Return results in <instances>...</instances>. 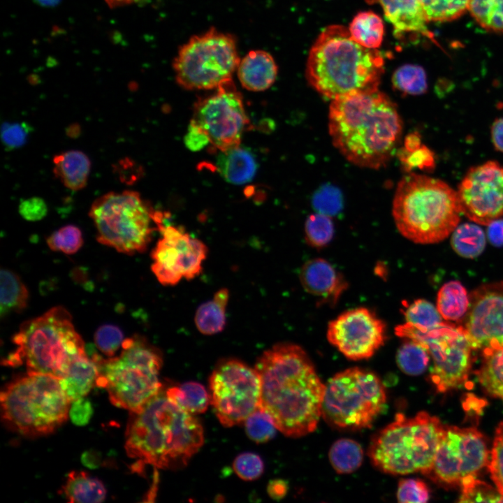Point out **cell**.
Listing matches in <instances>:
<instances>
[{
    "instance_id": "1",
    "label": "cell",
    "mask_w": 503,
    "mask_h": 503,
    "mask_svg": "<svg viewBox=\"0 0 503 503\" xmlns=\"http://www.w3.org/2000/svg\"><path fill=\"white\" fill-rule=\"evenodd\" d=\"M254 367L261 384L259 408L277 430L292 437L314 431L322 416L325 385L305 351L278 343L263 352Z\"/></svg>"
},
{
    "instance_id": "2",
    "label": "cell",
    "mask_w": 503,
    "mask_h": 503,
    "mask_svg": "<svg viewBox=\"0 0 503 503\" xmlns=\"http://www.w3.org/2000/svg\"><path fill=\"white\" fill-rule=\"evenodd\" d=\"M402 129L396 104L379 89L332 100L328 130L332 143L351 163L379 169L393 156Z\"/></svg>"
},
{
    "instance_id": "3",
    "label": "cell",
    "mask_w": 503,
    "mask_h": 503,
    "mask_svg": "<svg viewBox=\"0 0 503 503\" xmlns=\"http://www.w3.org/2000/svg\"><path fill=\"white\" fill-rule=\"evenodd\" d=\"M129 414L125 449L136 461L135 470L145 465L163 469L182 468L203 444L200 421L175 404L163 387Z\"/></svg>"
},
{
    "instance_id": "4",
    "label": "cell",
    "mask_w": 503,
    "mask_h": 503,
    "mask_svg": "<svg viewBox=\"0 0 503 503\" xmlns=\"http://www.w3.org/2000/svg\"><path fill=\"white\" fill-rule=\"evenodd\" d=\"M384 64L378 50L360 45L347 28L333 24L321 32L310 49L306 77L317 92L334 100L379 89Z\"/></svg>"
},
{
    "instance_id": "5",
    "label": "cell",
    "mask_w": 503,
    "mask_h": 503,
    "mask_svg": "<svg viewBox=\"0 0 503 503\" xmlns=\"http://www.w3.org/2000/svg\"><path fill=\"white\" fill-rule=\"evenodd\" d=\"M457 192L439 179L410 173L398 182L392 214L398 231L418 244L447 238L460 218Z\"/></svg>"
},
{
    "instance_id": "6",
    "label": "cell",
    "mask_w": 503,
    "mask_h": 503,
    "mask_svg": "<svg viewBox=\"0 0 503 503\" xmlns=\"http://www.w3.org/2000/svg\"><path fill=\"white\" fill-rule=\"evenodd\" d=\"M16 349L5 360L6 365L24 364L28 372L61 379L72 361L85 354L69 312L54 307L43 315L24 321L13 338Z\"/></svg>"
},
{
    "instance_id": "7",
    "label": "cell",
    "mask_w": 503,
    "mask_h": 503,
    "mask_svg": "<svg viewBox=\"0 0 503 503\" xmlns=\"http://www.w3.org/2000/svg\"><path fill=\"white\" fill-rule=\"evenodd\" d=\"M444 425L438 418L422 411L395 420L372 438L368 455L380 471L393 475L421 472L427 475L434 461Z\"/></svg>"
},
{
    "instance_id": "8",
    "label": "cell",
    "mask_w": 503,
    "mask_h": 503,
    "mask_svg": "<svg viewBox=\"0 0 503 503\" xmlns=\"http://www.w3.org/2000/svg\"><path fill=\"white\" fill-rule=\"evenodd\" d=\"M71 403L59 379L41 373L27 372L8 383L1 393L5 424L27 437L56 430L67 419Z\"/></svg>"
},
{
    "instance_id": "9",
    "label": "cell",
    "mask_w": 503,
    "mask_h": 503,
    "mask_svg": "<svg viewBox=\"0 0 503 503\" xmlns=\"http://www.w3.org/2000/svg\"><path fill=\"white\" fill-rule=\"evenodd\" d=\"M121 349L116 357L99 356L96 386L107 390L114 405L134 411L163 387L159 380L162 353L141 335L124 340Z\"/></svg>"
},
{
    "instance_id": "10",
    "label": "cell",
    "mask_w": 503,
    "mask_h": 503,
    "mask_svg": "<svg viewBox=\"0 0 503 503\" xmlns=\"http://www.w3.org/2000/svg\"><path fill=\"white\" fill-rule=\"evenodd\" d=\"M154 212L138 192L126 190L96 198L89 214L100 243L131 255L145 251L157 230Z\"/></svg>"
},
{
    "instance_id": "11",
    "label": "cell",
    "mask_w": 503,
    "mask_h": 503,
    "mask_svg": "<svg viewBox=\"0 0 503 503\" xmlns=\"http://www.w3.org/2000/svg\"><path fill=\"white\" fill-rule=\"evenodd\" d=\"M386 402L379 378L369 370L351 367L336 374L325 385L322 416L340 429L370 428Z\"/></svg>"
},
{
    "instance_id": "12",
    "label": "cell",
    "mask_w": 503,
    "mask_h": 503,
    "mask_svg": "<svg viewBox=\"0 0 503 503\" xmlns=\"http://www.w3.org/2000/svg\"><path fill=\"white\" fill-rule=\"evenodd\" d=\"M240 60L235 38L211 28L183 44L173 66L176 81L183 88L211 89L232 80Z\"/></svg>"
},
{
    "instance_id": "13",
    "label": "cell",
    "mask_w": 503,
    "mask_h": 503,
    "mask_svg": "<svg viewBox=\"0 0 503 503\" xmlns=\"http://www.w3.org/2000/svg\"><path fill=\"white\" fill-rule=\"evenodd\" d=\"M395 333L428 349L432 362L430 379L438 391L444 392L465 385L474 349L461 325L444 322L431 329H420L406 322L397 326Z\"/></svg>"
},
{
    "instance_id": "14",
    "label": "cell",
    "mask_w": 503,
    "mask_h": 503,
    "mask_svg": "<svg viewBox=\"0 0 503 503\" xmlns=\"http://www.w3.org/2000/svg\"><path fill=\"white\" fill-rule=\"evenodd\" d=\"M210 402L220 423L231 427L244 422L259 408L261 384L258 373L242 361H219L210 379Z\"/></svg>"
},
{
    "instance_id": "15",
    "label": "cell",
    "mask_w": 503,
    "mask_h": 503,
    "mask_svg": "<svg viewBox=\"0 0 503 503\" xmlns=\"http://www.w3.org/2000/svg\"><path fill=\"white\" fill-rule=\"evenodd\" d=\"M488 458L486 439L478 430L444 425L427 476L444 484L462 485L476 478L480 470L488 463Z\"/></svg>"
},
{
    "instance_id": "16",
    "label": "cell",
    "mask_w": 503,
    "mask_h": 503,
    "mask_svg": "<svg viewBox=\"0 0 503 503\" xmlns=\"http://www.w3.org/2000/svg\"><path fill=\"white\" fill-rule=\"evenodd\" d=\"M161 212L155 217L161 238L151 254V270L162 285L173 286L183 279H193L201 273L207 247L184 228L165 224Z\"/></svg>"
},
{
    "instance_id": "17",
    "label": "cell",
    "mask_w": 503,
    "mask_h": 503,
    "mask_svg": "<svg viewBox=\"0 0 503 503\" xmlns=\"http://www.w3.org/2000/svg\"><path fill=\"white\" fill-rule=\"evenodd\" d=\"M190 122L207 136L214 150L219 152L240 145L243 133L249 125L242 96L232 80L198 101Z\"/></svg>"
},
{
    "instance_id": "18",
    "label": "cell",
    "mask_w": 503,
    "mask_h": 503,
    "mask_svg": "<svg viewBox=\"0 0 503 503\" xmlns=\"http://www.w3.org/2000/svg\"><path fill=\"white\" fill-rule=\"evenodd\" d=\"M456 192L461 213L488 226L503 216V166L490 161L471 168Z\"/></svg>"
},
{
    "instance_id": "19",
    "label": "cell",
    "mask_w": 503,
    "mask_h": 503,
    "mask_svg": "<svg viewBox=\"0 0 503 503\" xmlns=\"http://www.w3.org/2000/svg\"><path fill=\"white\" fill-rule=\"evenodd\" d=\"M326 336L328 342L347 358L363 360L372 357L384 345L386 326L372 310L357 307L330 321Z\"/></svg>"
},
{
    "instance_id": "20",
    "label": "cell",
    "mask_w": 503,
    "mask_h": 503,
    "mask_svg": "<svg viewBox=\"0 0 503 503\" xmlns=\"http://www.w3.org/2000/svg\"><path fill=\"white\" fill-rule=\"evenodd\" d=\"M462 323L474 350L503 345V281L481 285L470 293Z\"/></svg>"
},
{
    "instance_id": "21",
    "label": "cell",
    "mask_w": 503,
    "mask_h": 503,
    "mask_svg": "<svg viewBox=\"0 0 503 503\" xmlns=\"http://www.w3.org/2000/svg\"><path fill=\"white\" fill-rule=\"evenodd\" d=\"M300 280L303 289L319 298V302L334 305L347 290L343 276L326 260L315 258L302 266Z\"/></svg>"
},
{
    "instance_id": "22",
    "label": "cell",
    "mask_w": 503,
    "mask_h": 503,
    "mask_svg": "<svg viewBox=\"0 0 503 503\" xmlns=\"http://www.w3.org/2000/svg\"><path fill=\"white\" fill-rule=\"evenodd\" d=\"M236 71L244 88L252 92H261L270 88L275 82L277 66L269 52L256 50L249 51L240 59Z\"/></svg>"
},
{
    "instance_id": "23",
    "label": "cell",
    "mask_w": 503,
    "mask_h": 503,
    "mask_svg": "<svg viewBox=\"0 0 503 503\" xmlns=\"http://www.w3.org/2000/svg\"><path fill=\"white\" fill-rule=\"evenodd\" d=\"M377 1L383 8L386 18L398 33H419L433 39L432 34L428 29V21L419 0Z\"/></svg>"
},
{
    "instance_id": "24",
    "label": "cell",
    "mask_w": 503,
    "mask_h": 503,
    "mask_svg": "<svg viewBox=\"0 0 503 503\" xmlns=\"http://www.w3.org/2000/svg\"><path fill=\"white\" fill-rule=\"evenodd\" d=\"M98 358L97 353L89 357L86 353L78 357L59 379L63 391L71 402L83 398L96 386L99 374Z\"/></svg>"
},
{
    "instance_id": "25",
    "label": "cell",
    "mask_w": 503,
    "mask_h": 503,
    "mask_svg": "<svg viewBox=\"0 0 503 503\" xmlns=\"http://www.w3.org/2000/svg\"><path fill=\"white\" fill-rule=\"evenodd\" d=\"M216 168L227 182L242 184L249 182L257 170V163L252 152L240 145L220 151Z\"/></svg>"
},
{
    "instance_id": "26",
    "label": "cell",
    "mask_w": 503,
    "mask_h": 503,
    "mask_svg": "<svg viewBox=\"0 0 503 503\" xmlns=\"http://www.w3.org/2000/svg\"><path fill=\"white\" fill-rule=\"evenodd\" d=\"M53 173L68 189L78 191L87 185L91 169V161L80 150H69L53 158Z\"/></svg>"
},
{
    "instance_id": "27",
    "label": "cell",
    "mask_w": 503,
    "mask_h": 503,
    "mask_svg": "<svg viewBox=\"0 0 503 503\" xmlns=\"http://www.w3.org/2000/svg\"><path fill=\"white\" fill-rule=\"evenodd\" d=\"M229 297L228 289L222 288L214 294L211 300L198 307L194 322L197 330L201 334L212 335L224 329Z\"/></svg>"
},
{
    "instance_id": "28",
    "label": "cell",
    "mask_w": 503,
    "mask_h": 503,
    "mask_svg": "<svg viewBox=\"0 0 503 503\" xmlns=\"http://www.w3.org/2000/svg\"><path fill=\"white\" fill-rule=\"evenodd\" d=\"M61 492L70 502H101L106 494L102 482L83 471L71 472Z\"/></svg>"
},
{
    "instance_id": "29",
    "label": "cell",
    "mask_w": 503,
    "mask_h": 503,
    "mask_svg": "<svg viewBox=\"0 0 503 503\" xmlns=\"http://www.w3.org/2000/svg\"><path fill=\"white\" fill-rule=\"evenodd\" d=\"M479 381L488 394L503 400V345L483 349Z\"/></svg>"
},
{
    "instance_id": "30",
    "label": "cell",
    "mask_w": 503,
    "mask_h": 503,
    "mask_svg": "<svg viewBox=\"0 0 503 503\" xmlns=\"http://www.w3.org/2000/svg\"><path fill=\"white\" fill-rule=\"evenodd\" d=\"M469 305V296L458 281H450L444 284L437 293V308L446 321H462Z\"/></svg>"
},
{
    "instance_id": "31",
    "label": "cell",
    "mask_w": 503,
    "mask_h": 503,
    "mask_svg": "<svg viewBox=\"0 0 503 503\" xmlns=\"http://www.w3.org/2000/svg\"><path fill=\"white\" fill-rule=\"evenodd\" d=\"M1 278V317L22 312L27 306L29 291L20 277L13 271L2 268Z\"/></svg>"
},
{
    "instance_id": "32",
    "label": "cell",
    "mask_w": 503,
    "mask_h": 503,
    "mask_svg": "<svg viewBox=\"0 0 503 503\" xmlns=\"http://www.w3.org/2000/svg\"><path fill=\"white\" fill-rule=\"evenodd\" d=\"M348 29L353 39L366 48L377 49L383 41L384 22L372 11L358 13L353 18Z\"/></svg>"
},
{
    "instance_id": "33",
    "label": "cell",
    "mask_w": 503,
    "mask_h": 503,
    "mask_svg": "<svg viewBox=\"0 0 503 503\" xmlns=\"http://www.w3.org/2000/svg\"><path fill=\"white\" fill-rule=\"evenodd\" d=\"M166 392L175 404L194 415L205 412L210 403V395L205 387L196 381L170 387Z\"/></svg>"
},
{
    "instance_id": "34",
    "label": "cell",
    "mask_w": 503,
    "mask_h": 503,
    "mask_svg": "<svg viewBox=\"0 0 503 503\" xmlns=\"http://www.w3.org/2000/svg\"><path fill=\"white\" fill-rule=\"evenodd\" d=\"M451 245L460 256L473 258L479 256L486 246V236L483 230L474 224L458 225L452 232Z\"/></svg>"
},
{
    "instance_id": "35",
    "label": "cell",
    "mask_w": 503,
    "mask_h": 503,
    "mask_svg": "<svg viewBox=\"0 0 503 503\" xmlns=\"http://www.w3.org/2000/svg\"><path fill=\"white\" fill-rule=\"evenodd\" d=\"M329 460L339 474H349L358 469L363 460L361 446L351 439H340L331 446Z\"/></svg>"
},
{
    "instance_id": "36",
    "label": "cell",
    "mask_w": 503,
    "mask_h": 503,
    "mask_svg": "<svg viewBox=\"0 0 503 503\" xmlns=\"http://www.w3.org/2000/svg\"><path fill=\"white\" fill-rule=\"evenodd\" d=\"M391 81L393 88L403 95H421L428 89L425 71L415 64H405L397 68Z\"/></svg>"
},
{
    "instance_id": "37",
    "label": "cell",
    "mask_w": 503,
    "mask_h": 503,
    "mask_svg": "<svg viewBox=\"0 0 503 503\" xmlns=\"http://www.w3.org/2000/svg\"><path fill=\"white\" fill-rule=\"evenodd\" d=\"M428 349L421 344L405 339L397 352V364L409 375H418L427 368L430 360Z\"/></svg>"
},
{
    "instance_id": "38",
    "label": "cell",
    "mask_w": 503,
    "mask_h": 503,
    "mask_svg": "<svg viewBox=\"0 0 503 503\" xmlns=\"http://www.w3.org/2000/svg\"><path fill=\"white\" fill-rule=\"evenodd\" d=\"M468 10L483 28L503 34V0H469Z\"/></svg>"
},
{
    "instance_id": "39",
    "label": "cell",
    "mask_w": 503,
    "mask_h": 503,
    "mask_svg": "<svg viewBox=\"0 0 503 503\" xmlns=\"http://www.w3.org/2000/svg\"><path fill=\"white\" fill-rule=\"evenodd\" d=\"M428 22L455 20L468 10L469 0H419Z\"/></svg>"
},
{
    "instance_id": "40",
    "label": "cell",
    "mask_w": 503,
    "mask_h": 503,
    "mask_svg": "<svg viewBox=\"0 0 503 503\" xmlns=\"http://www.w3.org/2000/svg\"><path fill=\"white\" fill-rule=\"evenodd\" d=\"M406 322L420 329H431L441 325L443 318L431 302L417 299L403 311Z\"/></svg>"
},
{
    "instance_id": "41",
    "label": "cell",
    "mask_w": 503,
    "mask_h": 503,
    "mask_svg": "<svg viewBox=\"0 0 503 503\" xmlns=\"http://www.w3.org/2000/svg\"><path fill=\"white\" fill-rule=\"evenodd\" d=\"M334 235L333 222L329 215L318 212L309 215L305 224L307 244L314 248L326 246Z\"/></svg>"
},
{
    "instance_id": "42",
    "label": "cell",
    "mask_w": 503,
    "mask_h": 503,
    "mask_svg": "<svg viewBox=\"0 0 503 503\" xmlns=\"http://www.w3.org/2000/svg\"><path fill=\"white\" fill-rule=\"evenodd\" d=\"M244 422L247 435L256 443L270 441L277 430L271 418L261 408L250 414Z\"/></svg>"
},
{
    "instance_id": "43",
    "label": "cell",
    "mask_w": 503,
    "mask_h": 503,
    "mask_svg": "<svg viewBox=\"0 0 503 503\" xmlns=\"http://www.w3.org/2000/svg\"><path fill=\"white\" fill-rule=\"evenodd\" d=\"M82 243L81 231L73 225L64 226L54 231L47 238V244L52 250L62 252L66 254L77 252Z\"/></svg>"
},
{
    "instance_id": "44",
    "label": "cell",
    "mask_w": 503,
    "mask_h": 503,
    "mask_svg": "<svg viewBox=\"0 0 503 503\" xmlns=\"http://www.w3.org/2000/svg\"><path fill=\"white\" fill-rule=\"evenodd\" d=\"M397 155L407 172L415 168L431 171L436 166L435 153L424 145L413 152H408L402 147L398 151Z\"/></svg>"
},
{
    "instance_id": "45",
    "label": "cell",
    "mask_w": 503,
    "mask_h": 503,
    "mask_svg": "<svg viewBox=\"0 0 503 503\" xmlns=\"http://www.w3.org/2000/svg\"><path fill=\"white\" fill-rule=\"evenodd\" d=\"M460 502H502L503 496L497 490L476 478L462 485Z\"/></svg>"
},
{
    "instance_id": "46",
    "label": "cell",
    "mask_w": 503,
    "mask_h": 503,
    "mask_svg": "<svg viewBox=\"0 0 503 503\" xmlns=\"http://www.w3.org/2000/svg\"><path fill=\"white\" fill-rule=\"evenodd\" d=\"M488 464L490 477L497 490L503 496V422L499 424L495 431Z\"/></svg>"
},
{
    "instance_id": "47",
    "label": "cell",
    "mask_w": 503,
    "mask_h": 503,
    "mask_svg": "<svg viewBox=\"0 0 503 503\" xmlns=\"http://www.w3.org/2000/svg\"><path fill=\"white\" fill-rule=\"evenodd\" d=\"M123 333L119 328L112 324L101 326L94 334V342L98 349L108 357H112L123 343Z\"/></svg>"
},
{
    "instance_id": "48",
    "label": "cell",
    "mask_w": 503,
    "mask_h": 503,
    "mask_svg": "<svg viewBox=\"0 0 503 503\" xmlns=\"http://www.w3.org/2000/svg\"><path fill=\"white\" fill-rule=\"evenodd\" d=\"M233 467L235 474L241 479L254 481L262 475L264 464L258 455L247 452L238 455L235 458Z\"/></svg>"
},
{
    "instance_id": "49",
    "label": "cell",
    "mask_w": 503,
    "mask_h": 503,
    "mask_svg": "<svg viewBox=\"0 0 503 503\" xmlns=\"http://www.w3.org/2000/svg\"><path fill=\"white\" fill-rule=\"evenodd\" d=\"M397 498L399 502H426L430 498L426 484L416 479H401L398 483Z\"/></svg>"
},
{
    "instance_id": "50",
    "label": "cell",
    "mask_w": 503,
    "mask_h": 503,
    "mask_svg": "<svg viewBox=\"0 0 503 503\" xmlns=\"http://www.w3.org/2000/svg\"><path fill=\"white\" fill-rule=\"evenodd\" d=\"M341 194L339 190L328 186L323 187L314 196V207L321 213L333 214L341 208Z\"/></svg>"
},
{
    "instance_id": "51",
    "label": "cell",
    "mask_w": 503,
    "mask_h": 503,
    "mask_svg": "<svg viewBox=\"0 0 503 503\" xmlns=\"http://www.w3.org/2000/svg\"><path fill=\"white\" fill-rule=\"evenodd\" d=\"M29 133L26 123H5L1 126V138L8 149H15L23 145Z\"/></svg>"
},
{
    "instance_id": "52",
    "label": "cell",
    "mask_w": 503,
    "mask_h": 503,
    "mask_svg": "<svg viewBox=\"0 0 503 503\" xmlns=\"http://www.w3.org/2000/svg\"><path fill=\"white\" fill-rule=\"evenodd\" d=\"M19 212L22 218L35 221L42 219L47 214L45 201L39 197H31L20 202Z\"/></svg>"
},
{
    "instance_id": "53",
    "label": "cell",
    "mask_w": 503,
    "mask_h": 503,
    "mask_svg": "<svg viewBox=\"0 0 503 503\" xmlns=\"http://www.w3.org/2000/svg\"><path fill=\"white\" fill-rule=\"evenodd\" d=\"M71 402L68 414L72 421L78 425L87 424L92 414L90 402L83 397Z\"/></svg>"
},
{
    "instance_id": "54",
    "label": "cell",
    "mask_w": 503,
    "mask_h": 503,
    "mask_svg": "<svg viewBox=\"0 0 503 503\" xmlns=\"http://www.w3.org/2000/svg\"><path fill=\"white\" fill-rule=\"evenodd\" d=\"M186 146L191 151H199L210 144L207 136L196 125L190 122L184 137Z\"/></svg>"
},
{
    "instance_id": "55",
    "label": "cell",
    "mask_w": 503,
    "mask_h": 503,
    "mask_svg": "<svg viewBox=\"0 0 503 503\" xmlns=\"http://www.w3.org/2000/svg\"><path fill=\"white\" fill-rule=\"evenodd\" d=\"M487 234L490 242L495 246L503 245V219H497L488 225Z\"/></svg>"
},
{
    "instance_id": "56",
    "label": "cell",
    "mask_w": 503,
    "mask_h": 503,
    "mask_svg": "<svg viewBox=\"0 0 503 503\" xmlns=\"http://www.w3.org/2000/svg\"><path fill=\"white\" fill-rule=\"evenodd\" d=\"M288 483L282 479H274L269 482L267 490L269 496L274 500H280L285 497L288 491Z\"/></svg>"
},
{
    "instance_id": "57",
    "label": "cell",
    "mask_w": 503,
    "mask_h": 503,
    "mask_svg": "<svg viewBox=\"0 0 503 503\" xmlns=\"http://www.w3.org/2000/svg\"><path fill=\"white\" fill-rule=\"evenodd\" d=\"M491 138L495 150L503 152V117L497 118L493 122Z\"/></svg>"
},
{
    "instance_id": "58",
    "label": "cell",
    "mask_w": 503,
    "mask_h": 503,
    "mask_svg": "<svg viewBox=\"0 0 503 503\" xmlns=\"http://www.w3.org/2000/svg\"><path fill=\"white\" fill-rule=\"evenodd\" d=\"M421 135L418 132L409 133L404 140V148L408 152H413L421 146Z\"/></svg>"
},
{
    "instance_id": "59",
    "label": "cell",
    "mask_w": 503,
    "mask_h": 503,
    "mask_svg": "<svg viewBox=\"0 0 503 503\" xmlns=\"http://www.w3.org/2000/svg\"><path fill=\"white\" fill-rule=\"evenodd\" d=\"M106 3L111 8L131 5L138 3L142 0H105Z\"/></svg>"
},
{
    "instance_id": "60",
    "label": "cell",
    "mask_w": 503,
    "mask_h": 503,
    "mask_svg": "<svg viewBox=\"0 0 503 503\" xmlns=\"http://www.w3.org/2000/svg\"><path fill=\"white\" fill-rule=\"evenodd\" d=\"M38 2L45 5H50L55 3L58 0H37Z\"/></svg>"
}]
</instances>
